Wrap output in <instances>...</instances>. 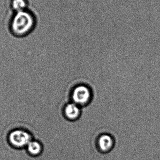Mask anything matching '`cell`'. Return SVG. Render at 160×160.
Here are the masks:
<instances>
[{"instance_id":"6da1fadb","label":"cell","mask_w":160,"mask_h":160,"mask_svg":"<svg viewBox=\"0 0 160 160\" xmlns=\"http://www.w3.org/2000/svg\"><path fill=\"white\" fill-rule=\"evenodd\" d=\"M35 25V18L33 13L25 10L15 12L10 21L9 29L14 36L23 38L30 34Z\"/></svg>"},{"instance_id":"7a4b0ae2","label":"cell","mask_w":160,"mask_h":160,"mask_svg":"<svg viewBox=\"0 0 160 160\" xmlns=\"http://www.w3.org/2000/svg\"><path fill=\"white\" fill-rule=\"evenodd\" d=\"M33 133L25 128H18L10 130L7 135L6 141L9 147L15 150L25 149L34 139Z\"/></svg>"},{"instance_id":"3957f363","label":"cell","mask_w":160,"mask_h":160,"mask_svg":"<svg viewBox=\"0 0 160 160\" xmlns=\"http://www.w3.org/2000/svg\"><path fill=\"white\" fill-rule=\"evenodd\" d=\"M70 98L72 102L80 106H84L90 103L92 98V92L86 85L76 86L71 92Z\"/></svg>"},{"instance_id":"277c9868","label":"cell","mask_w":160,"mask_h":160,"mask_svg":"<svg viewBox=\"0 0 160 160\" xmlns=\"http://www.w3.org/2000/svg\"><path fill=\"white\" fill-rule=\"evenodd\" d=\"M95 144L98 152L102 154H108L114 148L115 139L112 134L104 132L97 136Z\"/></svg>"},{"instance_id":"5b68a950","label":"cell","mask_w":160,"mask_h":160,"mask_svg":"<svg viewBox=\"0 0 160 160\" xmlns=\"http://www.w3.org/2000/svg\"><path fill=\"white\" fill-rule=\"evenodd\" d=\"M81 113L80 106L74 102H68L63 107V116L66 119L70 122L78 120L81 116Z\"/></svg>"},{"instance_id":"8992f818","label":"cell","mask_w":160,"mask_h":160,"mask_svg":"<svg viewBox=\"0 0 160 160\" xmlns=\"http://www.w3.org/2000/svg\"><path fill=\"white\" fill-rule=\"evenodd\" d=\"M26 153L32 158H38L44 151V146L39 140L33 139L25 148Z\"/></svg>"},{"instance_id":"52a82bcc","label":"cell","mask_w":160,"mask_h":160,"mask_svg":"<svg viewBox=\"0 0 160 160\" xmlns=\"http://www.w3.org/2000/svg\"><path fill=\"white\" fill-rule=\"evenodd\" d=\"M28 3L26 0H12L11 7L15 12L26 10Z\"/></svg>"}]
</instances>
